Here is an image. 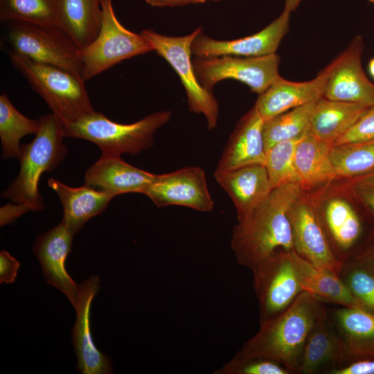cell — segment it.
<instances>
[{
    "label": "cell",
    "instance_id": "41",
    "mask_svg": "<svg viewBox=\"0 0 374 374\" xmlns=\"http://www.w3.org/2000/svg\"><path fill=\"white\" fill-rule=\"evenodd\" d=\"M208 1L219 0H149L147 3L153 7H177L188 4L204 3Z\"/></svg>",
    "mask_w": 374,
    "mask_h": 374
},
{
    "label": "cell",
    "instance_id": "28",
    "mask_svg": "<svg viewBox=\"0 0 374 374\" xmlns=\"http://www.w3.org/2000/svg\"><path fill=\"white\" fill-rule=\"evenodd\" d=\"M293 257L303 291L311 294L321 302L346 307H362L337 274L313 265L298 255L294 250Z\"/></svg>",
    "mask_w": 374,
    "mask_h": 374
},
{
    "label": "cell",
    "instance_id": "43",
    "mask_svg": "<svg viewBox=\"0 0 374 374\" xmlns=\"http://www.w3.org/2000/svg\"><path fill=\"white\" fill-rule=\"evenodd\" d=\"M301 0H285V8L289 11L292 12L295 10L299 5L300 4Z\"/></svg>",
    "mask_w": 374,
    "mask_h": 374
},
{
    "label": "cell",
    "instance_id": "5",
    "mask_svg": "<svg viewBox=\"0 0 374 374\" xmlns=\"http://www.w3.org/2000/svg\"><path fill=\"white\" fill-rule=\"evenodd\" d=\"M171 116L169 110L158 111L135 123L122 124L95 111L64 126L65 135L93 143L102 154L136 155L153 145L155 133L170 120Z\"/></svg>",
    "mask_w": 374,
    "mask_h": 374
},
{
    "label": "cell",
    "instance_id": "26",
    "mask_svg": "<svg viewBox=\"0 0 374 374\" xmlns=\"http://www.w3.org/2000/svg\"><path fill=\"white\" fill-rule=\"evenodd\" d=\"M57 25L80 48L98 35L102 22L101 0H57Z\"/></svg>",
    "mask_w": 374,
    "mask_h": 374
},
{
    "label": "cell",
    "instance_id": "16",
    "mask_svg": "<svg viewBox=\"0 0 374 374\" xmlns=\"http://www.w3.org/2000/svg\"><path fill=\"white\" fill-rule=\"evenodd\" d=\"M100 289V278L92 275L79 284L77 303L74 308L76 320L71 330L72 341L78 362L76 368L82 374H109L113 373L111 359L95 346L90 327L92 301Z\"/></svg>",
    "mask_w": 374,
    "mask_h": 374
},
{
    "label": "cell",
    "instance_id": "36",
    "mask_svg": "<svg viewBox=\"0 0 374 374\" xmlns=\"http://www.w3.org/2000/svg\"><path fill=\"white\" fill-rule=\"evenodd\" d=\"M339 186L352 202L357 204L374 221V185L342 179Z\"/></svg>",
    "mask_w": 374,
    "mask_h": 374
},
{
    "label": "cell",
    "instance_id": "20",
    "mask_svg": "<svg viewBox=\"0 0 374 374\" xmlns=\"http://www.w3.org/2000/svg\"><path fill=\"white\" fill-rule=\"evenodd\" d=\"M329 64L312 80L293 82L280 76L262 94L254 106L264 121L292 109L317 102L323 96Z\"/></svg>",
    "mask_w": 374,
    "mask_h": 374
},
{
    "label": "cell",
    "instance_id": "35",
    "mask_svg": "<svg viewBox=\"0 0 374 374\" xmlns=\"http://www.w3.org/2000/svg\"><path fill=\"white\" fill-rule=\"evenodd\" d=\"M215 374H290L291 371L281 364L264 357H242L236 355Z\"/></svg>",
    "mask_w": 374,
    "mask_h": 374
},
{
    "label": "cell",
    "instance_id": "12",
    "mask_svg": "<svg viewBox=\"0 0 374 374\" xmlns=\"http://www.w3.org/2000/svg\"><path fill=\"white\" fill-rule=\"evenodd\" d=\"M321 193H313L319 217L336 257L344 262L355 253L354 247L358 242L362 225L360 217L351 200L340 186Z\"/></svg>",
    "mask_w": 374,
    "mask_h": 374
},
{
    "label": "cell",
    "instance_id": "44",
    "mask_svg": "<svg viewBox=\"0 0 374 374\" xmlns=\"http://www.w3.org/2000/svg\"><path fill=\"white\" fill-rule=\"evenodd\" d=\"M368 69L371 75L374 78V58L369 62Z\"/></svg>",
    "mask_w": 374,
    "mask_h": 374
},
{
    "label": "cell",
    "instance_id": "14",
    "mask_svg": "<svg viewBox=\"0 0 374 374\" xmlns=\"http://www.w3.org/2000/svg\"><path fill=\"white\" fill-rule=\"evenodd\" d=\"M144 195L158 207L181 206L209 212L214 206L204 170L198 166L156 175Z\"/></svg>",
    "mask_w": 374,
    "mask_h": 374
},
{
    "label": "cell",
    "instance_id": "7",
    "mask_svg": "<svg viewBox=\"0 0 374 374\" xmlns=\"http://www.w3.org/2000/svg\"><path fill=\"white\" fill-rule=\"evenodd\" d=\"M202 32L199 27L184 36H167L154 30H143L141 35L152 46L154 51L164 58L179 77L184 87L189 109L205 116L207 128L217 124L219 104L213 92L204 88L196 76L191 60V45L195 37Z\"/></svg>",
    "mask_w": 374,
    "mask_h": 374
},
{
    "label": "cell",
    "instance_id": "24",
    "mask_svg": "<svg viewBox=\"0 0 374 374\" xmlns=\"http://www.w3.org/2000/svg\"><path fill=\"white\" fill-rule=\"evenodd\" d=\"M48 186L57 193L62 206V222L74 235L89 219L104 212L114 197L86 185L71 187L54 178L48 179Z\"/></svg>",
    "mask_w": 374,
    "mask_h": 374
},
{
    "label": "cell",
    "instance_id": "42",
    "mask_svg": "<svg viewBox=\"0 0 374 374\" xmlns=\"http://www.w3.org/2000/svg\"><path fill=\"white\" fill-rule=\"evenodd\" d=\"M348 179H351L361 183L374 185V172Z\"/></svg>",
    "mask_w": 374,
    "mask_h": 374
},
{
    "label": "cell",
    "instance_id": "27",
    "mask_svg": "<svg viewBox=\"0 0 374 374\" xmlns=\"http://www.w3.org/2000/svg\"><path fill=\"white\" fill-rule=\"evenodd\" d=\"M368 107L322 97L314 103L308 133L334 145L335 141L355 124Z\"/></svg>",
    "mask_w": 374,
    "mask_h": 374
},
{
    "label": "cell",
    "instance_id": "2",
    "mask_svg": "<svg viewBox=\"0 0 374 374\" xmlns=\"http://www.w3.org/2000/svg\"><path fill=\"white\" fill-rule=\"evenodd\" d=\"M38 121L39 127L33 140L21 145L18 176L1 193L3 198L11 201L1 208V226L26 212L44 208L38 190L39 179L44 172L55 169L66 154L62 121L53 113L41 116Z\"/></svg>",
    "mask_w": 374,
    "mask_h": 374
},
{
    "label": "cell",
    "instance_id": "6",
    "mask_svg": "<svg viewBox=\"0 0 374 374\" xmlns=\"http://www.w3.org/2000/svg\"><path fill=\"white\" fill-rule=\"evenodd\" d=\"M102 22L96 37L80 49L84 81L99 75L123 60L154 51L141 34L124 27L118 19L112 0H101Z\"/></svg>",
    "mask_w": 374,
    "mask_h": 374
},
{
    "label": "cell",
    "instance_id": "22",
    "mask_svg": "<svg viewBox=\"0 0 374 374\" xmlns=\"http://www.w3.org/2000/svg\"><path fill=\"white\" fill-rule=\"evenodd\" d=\"M214 177L233 201L238 221L247 216L272 190L264 165L246 166L214 175Z\"/></svg>",
    "mask_w": 374,
    "mask_h": 374
},
{
    "label": "cell",
    "instance_id": "38",
    "mask_svg": "<svg viewBox=\"0 0 374 374\" xmlns=\"http://www.w3.org/2000/svg\"><path fill=\"white\" fill-rule=\"evenodd\" d=\"M19 262L6 251L0 252V283H12L15 281Z\"/></svg>",
    "mask_w": 374,
    "mask_h": 374
},
{
    "label": "cell",
    "instance_id": "8",
    "mask_svg": "<svg viewBox=\"0 0 374 374\" xmlns=\"http://www.w3.org/2000/svg\"><path fill=\"white\" fill-rule=\"evenodd\" d=\"M293 250H278L251 269L259 304L260 322L282 313L303 292Z\"/></svg>",
    "mask_w": 374,
    "mask_h": 374
},
{
    "label": "cell",
    "instance_id": "45",
    "mask_svg": "<svg viewBox=\"0 0 374 374\" xmlns=\"http://www.w3.org/2000/svg\"><path fill=\"white\" fill-rule=\"evenodd\" d=\"M368 1L372 3L373 4H374V0H368Z\"/></svg>",
    "mask_w": 374,
    "mask_h": 374
},
{
    "label": "cell",
    "instance_id": "29",
    "mask_svg": "<svg viewBox=\"0 0 374 374\" xmlns=\"http://www.w3.org/2000/svg\"><path fill=\"white\" fill-rule=\"evenodd\" d=\"M39 127L38 119H30L20 113L8 96L0 95V139L3 159L21 156L20 140L28 134H35Z\"/></svg>",
    "mask_w": 374,
    "mask_h": 374
},
{
    "label": "cell",
    "instance_id": "33",
    "mask_svg": "<svg viewBox=\"0 0 374 374\" xmlns=\"http://www.w3.org/2000/svg\"><path fill=\"white\" fill-rule=\"evenodd\" d=\"M303 136L279 142L267 152L265 166L272 189L290 183H299L294 154L296 145Z\"/></svg>",
    "mask_w": 374,
    "mask_h": 374
},
{
    "label": "cell",
    "instance_id": "46",
    "mask_svg": "<svg viewBox=\"0 0 374 374\" xmlns=\"http://www.w3.org/2000/svg\"><path fill=\"white\" fill-rule=\"evenodd\" d=\"M149 0H145V1L147 3Z\"/></svg>",
    "mask_w": 374,
    "mask_h": 374
},
{
    "label": "cell",
    "instance_id": "13",
    "mask_svg": "<svg viewBox=\"0 0 374 374\" xmlns=\"http://www.w3.org/2000/svg\"><path fill=\"white\" fill-rule=\"evenodd\" d=\"M364 49L362 36L356 35L348 46L329 64L323 98L368 107L374 105V84L366 76L362 64Z\"/></svg>",
    "mask_w": 374,
    "mask_h": 374
},
{
    "label": "cell",
    "instance_id": "3",
    "mask_svg": "<svg viewBox=\"0 0 374 374\" xmlns=\"http://www.w3.org/2000/svg\"><path fill=\"white\" fill-rule=\"evenodd\" d=\"M324 309L321 301L302 292L282 313L260 322L258 332L235 355L270 359L297 373L306 340Z\"/></svg>",
    "mask_w": 374,
    "mask_h": 374
},
{
    "label": "cell",
    "instance_id": "37",
    "mask_svg": "<svg viewBox=\"0 0 374 374\" xmlns=\"http://www.w3.org/2000/svg\"><path fill=\"white\" fill-rule=\"evenodd\" d=\"M374 139V105L368 107L355 124L339 136L334 145Z\"/></svg>",
    "mask_w": 374,
    "mask_h": 374
},
{
    "label": "cell",
    "instance_id": "40",
    "mask_svg": "<svg viewBox=\"0 0 374 374\" xmlns=\"http://www.w3.org/2000/svg\"><path fill=\"white\" fill-rule=\"evenodd\" d=\"M352 258L366 265L374 272V237Z\"/></svg>",
    "mask_w": 374,
    "mask_h": 374
},
{
    "label": "cell",
    "instance_id": "10",
    "mask_svg": "<svg viewBox=\"0 0 374 374\" xmlns=\"http://www.w3.org/2000/svg\"><path fill=\"white\" fill-rule=\"evenodd\" d=\"M279 63L280 57L276 53L256 57H195L193 61L199 84L208 91L213 92L220 81L233 79L246 84L258 95L280 76Z\"/></svg>",
    "mask_w": 374,
    "mask_h": 374
},
{
    "label": "cell",
    "instance_id": "21",
    "mask_svg": "<svg viewBox=\"0 0 374 374\" xmlns=\"http://www.w3.org/2000/svg\"><path fill=\"white\" fill-rule=\"evenodd\" d=\"M332 323L341 341L344 365L374 358V312L361 306H341L335 310Z\"/></svg>",
    "mask_w": 374,
    "mask_h": 374
},
{
    "label": "cell",
    "instance_id": "19",
    "mask_svg": "<svg viewBox=\"0 0 374 374\" xmlns=\"http://www.w3.org/2000/svg\"><path fill=\"white\" fill-rule=\"evenodd\" d=\"M155 175L126 163L121 156L102 154L86 170L84 185L114 197L124 193L145 194Z\"/></svg>",
    "mask_w": 374,
    "mask_h": 374
},
{
    "label": "cell",
    "instance_id": "17",
    "mask_svg": "<svg viewBox=\"0 0 374 374\" xmlns=\"http://www.w3.org/2000/svg\"><path fill=\"white\" fill-rule=\"evenodd\" d=\"M73 236L74 234L61 221L58 225L37 237L33 251L39 262L46 282L61 291L75 308L79 285L73 281L65 267Z\"/></svg>",
    "mask_w": 374,
    "mask_h": 374
},
{
    "label": "cell",
    "instance_id": "11",
    "mask_svg": "<svg viewBox=\"0 0 374 374\" xmlns=\"http://www.w3.org/2000/svg\"><path fill=\"white\" fill-rule=\"evenodd\" d=\"M289 217L296 253L313 265L332 270L339 276L343 262L332 249L314 194L303 190L290 207Z\"/></svg>",
    "mask_w": 374,
    "mask_h": 374
},
{
    "label": "cell",
    "instance_id": "39",
    "mask_svg": "<svg viewBox=\"0 0 374 374\" xmlns=\"http://www.w3.org/2000/svg\"><path fill=\"white\" fill-rule=\"evenodd\" d=\"M329 374H374V358L346 364L331 370Z\"/></svg>",
    "mask_w": 374,
    "mask_h": 374
},
{
    "label": "cell",
    "instance_id": "25",
    "mask_svg": "<svg viewBox=\"0 0 374 374\" xmlns=\"http://www.w3.org/2000/svg\"><path fill=\"white\" fill-rule=\"evenodd\" d=\"M333 144L320 141L308 133L298 143L294 165L299 184L304 191H312L336 180L331 159Z\"/></svg>",
    "mask_w": 374,
    "mask_h": 374
},
{
    "label": "cell",
    "instance_id": "1",
    "mask_svg": "<svg viewBox=\"0 0 374 374\" xmlns=\"http://www.w3.org/2000/svg\"><path fill=\"white\" fill-rule=\"evenodd\" d=\"M302 191L296 182L275 188L247 216L238 221L231 248L239 265L251 269L278 250L294 249L289 211Z\"/></svg>",
    "mask_w": 374,
    "mask_h": 374
},
{
    "label": "cell",
    "instance_id": "4",
    "mask_svg": "<svg viewBox=\"0 0 374 374\" xmlns=\"http://www.w3.org/2000/svg\"><path fill=\"white\" fill-rule=\"evenodd\" d=\"M8 56L13 67L64 126L95 112L81 76L56 66L32 60L12 51Z\"/></svg>",
    "mask_w": 374,
    "mask_h": 374
},
{
    "label": "cell",
    "instance_id": "34",
    "mask_svg": "<svg viewBox=\"0 0 374 374\" xmlns=\"http://www.w3.org/2000/svg\"><path fill=\"white\" fill-rule=\"evenodd\" d=\"M339 277L353 297L364 308L374 312V272L353 258L343 262Z\"/></svg>",
    "mask_w": 374,
    "mask_h": 374
},
{
    "label": "cell",
    "instance_id": "31",
    "mask_svg": "<svg viewBox=\"0 0 374 374\" xmlns=\"http://www.w3.org/2000/svg\"><path fill=\"white\" fill-rule=\"evenodd\" d=\"M315 103L292 109L265 121L263 137L266 152L279 142L298 139L307 134Z\"/></svg>",
    "mask_w": 374,
    "mask_h": 374
},
{
    "label": "cell",
    "instance_id": "18",
    "mask_svg": "<svg viewBox=\"0 0 374 374\" xmlns=\"http://www.w3.org/2000/svg\"><path fill=\"white\" fill-rule=\"evenodd\" d=\"M264 120L253 106L237 123L217 163L214 175L254 164H265Z\"/></svg>",
    "mask_w": 374,
    "mask_h": 374
},
{
    "label": "cell",
    "instance_id": "30",
    "mask_svg": "<svg viewBox=\"0 0 374 374\" xmlns=\"http://www.w3.org/2000/svg\"><path fill=\"white\" fill-rule=\"evenodd\" d=\"M331 159L336 180L374 172V139L333 145Z\"/></svg>",
    "mask_w": 374,
    "mask_h": 374
},
{
    "label": "cell",
    "instance_id": "32",
    "mask_svg": "<svg viewBox=\"0 0 374 374\" xmlns=\"http://www.w3.org/2000/svg\"><path fill=\"white\" fill-rule=\"evenodd\" d=\"M57 0H0V20L56 26ZM58 28V27H57Z\"/></svg>",
    "mask_w": 374,
    "mask_h": 374
},
{
    "label": "cell",
    "instance_id": "9",
    "mask_svg": "<svg viewBox=\"0 0 374 374\" xmlns=\"http://www.w3.org/2000/svg\"><path fill=\"white\" fill-rule=\"evenodd\" d=\"M6 24L12 51L82 77L80 49L59 28L26 22Z\"/></svg>",
    "mask_w": 374,
    "mask_h": 374
},
{
    "label": "cell",
    "instance_id": "15",
    "mask_svg": "<svg viewBox=\"0 0 374 374\" xmlns=\"http://www.w3.org/2000/svg\"><path fill=\"white\" fill-rule=\"evenodd\" d=\"M290 12L284 8L278 17L265 28L240 39L217 40L202 32L192 43V55L199 57L222 55L256 57L276 53L280 42L288 32Z\"/></svg>",
    "mask_w": 374,
    "mask_h": 374
},
{
    "label": "cell",
    "instance_id": "23",
    "mask_svg": "<svg viewBox=\"0 0 374 374\" xmlns=\"http://www.w3.org/2000/svg\"><path fill=\"white\" fill-rule=\"evenodd\" d=\"M344 365L343 352L337 331L324 309L306 340L297 373L314 374Z\"/></svg>",
    "mask_w": 374,
    "mask_h": 374
}]
</instances>
